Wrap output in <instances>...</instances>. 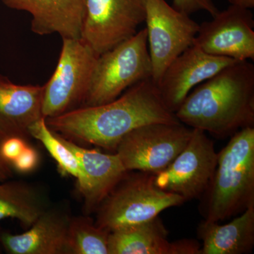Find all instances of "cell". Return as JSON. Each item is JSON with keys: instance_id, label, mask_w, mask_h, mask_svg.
<instances>
[{"instance_id": "484cf974", "label": "cell", "mask_w": 254, "mask_h": 254, "mask_svg": "<svg viewBox=\"0 0 254 254\" xmlns=\"http://www.w3.org/2000/svg\"><path fill=\"white\" fill-rule=\"evenodd\" d=\"M230 5L244 8V9H251L254 7V0H227Z\"/></svg>"}, {"instance_id": "2e32d148", "label": "cell", "mask_w": 254, "mask_h": 254, "mask_svg": "<svg viewBox=\"0 0 254 254\" xmlns=\"http://www.w3.org/2000/svg\"><path fill=\"white\" fill-rule=\"evenodd\" d=\"M60 137L81 164L85 185L80 192L84 200L85 212L91 213L97 210L110 190L128 171L116 153L105 154L87 149L63 136Z\"/></svg>"}, {"instance_id": "44dd1931", "label": "cell", "mask_w": 254, "mask_h": 254, "mask_svg": "<svg viewBox=\"0 0 254 254\" xmlns=\"http://www.w3.org/2000/svg\"><path fill=\"white\" fill-rule=\"evenodd\" d=\"M110 232L88 217L71 218L67 232L68 254H109Z\"/></svg>"}, {"instance_id": "7c38bea8", "label": "cell", "mask_w": 254, "mask_h": 254, "mask_svg": "<svg viewBox=\"0 0 254 254\" xmlns=\"http://www.w3.org/2000/svg\"><path fill=\"white\" fill-rule=\"evenodd\" d=\"M237 61L208 54L193 45L170 64L157 85L164 103L175 113L195 87Z\"/></svg>"}, {"instance_id": "30bf717a", "label": "cell", "mask_w": 254, "mask_h": 254, "mask_svg": "<svg viewBox=\"0 0 254 254\" xmlns=\"http://www.w3.org/2000/svg\"><path fill=\"white\" fill-rule=\"evenodd\" d=\"M81 38L98 55L134 36L144 23L146 0H85Z\"/></svg>"}, {"instance_id": "e0dca14e", "label": "cell", "mask_w": 254, "mask_h": 254, "mask_svg": "<svg viewBox=\"0 0 254 254\" xmlns=\"http://www.w3.org/2000/svg\"><path fill=\"white\" fill-rule=\"evenodd\" d=\"M198 237L203 242L201 254H245L254 247V205L225 225L202 220Z\"/></svg>"}, {"instance_id": "8fae6325", "label": "cell", "mask_w": 254, "mask_h": 254, "mask_svg": "<svg viewBox=\"0 0 254 254\" xmlns=\"http://www.w3.org/2000/svg\"><path fill=\"white\" fill-rule=\"evenodd\" d=\"M254 19L250 9L230 5L199 24L193 45L214 56L254 60Z\"/></svg>"}, {"instance_id": "7402d4cb", "label": "cell", "mask_w": 254, "mask_h": 254, "mask_svg": "<svg viewBox=\"0 0 254 254\" xmlns=\"http://www.w3.org/2000/svg\"><path fill=\"white\" fill-rule=\"evenodd\" d=\"M173 6L190 16L197 11H205L213 17L219 11L213 0H173Z\"/></svg>"}, {"instance_id": "5b68a950", "label": "cell", "mask_w": 254, "mask_h": 254, "mask_svg": "<svg viewBox=\"0 0 254 254\" xmlns=\"http://www.w3.org/2000/svg\"><path fill=\"white\" fill-rule=\"evenodd\" d=\"M151 77L147 31L143 28L99 55L81 107L110 103L130 87Z\"/></svg>"}, {"instance_id": "7a4b0ae2", "label": "cell", "mask_w": 254, "mask_h": 254, "mask_svg": "<svg viewBox=\"0 0 254 254\" xmlns=\"http://www.w3.org/2000/svg\"><path fill=\"white\" fill-rule=\"evenodd\" d=\"M180 123L219 138L254 127V65L237 61L195 87L175 112Z\"/></svg>"}, {"instance_id": "ffe728a7", "label": "cell", "mask_w": 254, "mask_h": 254, "mask_svg": "<svg viewBox=\"0 0 254 254\" xmlns=\"http://www.w3.org/2000/svg\"><path fill=\"white\" fill-rule=\"evenodd\" d=\"M30 136L41 141L50 155L58 163L60 173L70 175L77 180L78 190H83L85 177L81 164L74 153L64 143L58 133L52 131L47 125L46 118H42L32 125L28 130Z\"/></svg>"}, {"instance_id": "d6986e66", "label": "cell", "mask_w": 254, "mask_h": 254, "mask_svg": "<svg viewBox=\"0 0 254 254\" xmlns=\"http://www.w3.org/2000/svg\"><path fill=\"white\" fill-rule=\"evenodd\" d=\"M48 205V195L41 187L24 182H0V222L17 219L30 227Z\"/></svg>"}, {"instance_id": "8992f818", "label": "cell", "mask_w": 254, "mask_h": 254, "mask_svg": "<svg viewBox=\"0 0 254 254\" xmlns=\"http://www.w3.org/2000/svg\"><path fill=\"white\" fill-rule=\"evenodd\" d=\"M59 61L44 86L42 113L54 118L80 108L99 55L83 40L63 38Z\"/></svg>"}, {"instance_id": "9a60e30c", "label": "cell", "mask_w": 254, "mask_h": 254, "mask_svg": "<svg viewBox=\"0 0 254 254\" xmlns=\"http://www.w3.org/2000/svg\"><path fill=\"white\" fill-rule=\"evenodd\" d=\"M43 95L44 86L15 84L0 74V139L30 136V127L43 118Z\"/></svg>"}, {"instance_id": "3957f363", "label": "cell", "mask_w": 254, "mask_h": 254, "mask_svg": "<svg viewBox=\"0 0 254 254\" xmlns=\"http://www.w3.org/2000/svg\"><path fill=\"white\" fill-rule=\"evenodd\" d=\"M218 154L216 168L200 196L199 208L203 220L219 222L254 205V127L232 135Z\"/></svg>"}, {"instance_id": "ba28073f", "label": "cell", "mask_w": 254, "mask_h": 254, "mask_svg": "<svg viewBox=\"0 0 254 254\" xmlns=\"http://www.w3.org/2000/svg\"><path fill=\"white\" fill-rule=\"evenodd\" d=\"M144 22L151 78L158 85L170 64L193 46L199 24L165 0H146Z\"/></svg>"}, {"instance_id": "6da1fadb", "label": "cell", "mask_w": 254, "mask_h": 254, "mask_svg": "<svg viewBox=\"0 0 254 254\" xmlns=\"http://www.w3.org/2000/svg\"><path fill=\"white\" fill-rule=\"evenodd\" d=\"M46 121L52 131L66 139L111 151L138 127L180 123L164 103L152 78L138 82L110 103L81 107Z\"/></svg>"}, {"instance_id": "52a82bcc", "label": "cell", "mask_w": 254, "mask_h": 254, "mask_svg": "<svg viewBox=\"0 0 254 254\" xmlns=\"http://www.w3.org/2000/svg\"><path fill=\"white\" fill-rule=\"evenodd\" d=\"M193 128L180 123H153L127 133L115 153L127 171L155 174L165 170L190 141Z\"/></svg>"}, {"instance_id": "603a6c76", "label": "cell", "mask_w": 254, "mask_h": 254, "mask_svg": "<svg viewBox=\"0 0 254 254\" xmlns=\"http://www.w3.org/2000/svg\"><path fill=\"white\" fill-rule=\"evenodd\" d=\"M26 139L21 137L10 136L3 138L0 142V155L5 161L11 164L26 148Z\"/></svg>"}, {"instance_id": "9c48e42d", "label": "cell", "mask_w": 254, "mask_h": 254, "mask_svg": "<svg viewBox=\"0 0 254 254\" xmlns=\"http://www.w3.org/2000/svg\"><path fill=\"white\" fill-rule=\"evenodd\" d=\"M213 141L202 130L193 128L185 148L165 170L154 175L160 190L181 196L185 201L200 198L218 163Z\"/></svg>"}, {"instance_id": "ac0fdd59", "label": "cell", "mask_w": 254, "mask_h": 254, "mask_svg": "<svg viewBox=\"0 0 254 254\" xmlns=\"http://www.w3.org/2000/svg\"><path fill=\"white\" fill-rule=\"evenodd\" d=\"M161 219L125 227L110 232L109 254H175V243Z\"/></svg>"}, {"instance_id": "4fadbf2b", "label": "cell", "mask_w": 254, "mask_h": 254, "mask_svg": "<svg viewBox=\"0 0 254 254\" xmlns=\"http://www.w3.org/2000/svg\"><path fill=\"white\" fill-rule=\"evenodd\" d=\"M71 217L63 208L50 206L29 230L18 235L2 233L0 242L10 254H66Z\"/></svg>"}, {"instance_id": "cb8c5ba5", "label": "cell", "mask_w": 254, "mask_h": 254, "mask_svg": "<svg viewBox=\"0 0 254 254\" xmlns=\"http://www.w3.org/2000/svg\"><path fill=\"white\" fill-rule=\"evenodd\" d=\"M38 163L39 155L38 152L27 145L19 156L11 164L16 171L21 173H28L36 169Z\"/></svg>"}, {"instance_id": "d4e9b609", "label": "cell", "mask_w": 254, "mask_h": 254, "mask_svg": "<svg viewBox=\"0 0 254 254\" xmlns=\"http://www.w3.org/2000/svg\"><path fill=\"white\" fill-rule=\"evenodd\" d=\"M9 165L0 155V182L6 181L11 176Z\"/></svg>"}, {"instance_id": "277c9868", "label": "cell", "mask_w": 254, "mask_h": 254, "mask_svg": "<svg viewBox=\"0 0 254 254\" xmlns=\"http://www.w3.org/2000/svg\"><path fill=\"white\" fill-rule=\"evenodd\" d=\"M185 202L180 195L158 188L153 174L128 171L95 210V223L111 232L148 221Z\"/></svg>"}, {"instance_id": "5bb4252c", "label": "cell", "mask_w": 254, "mask_h": 254, "mask_svg": "<svg viewBox=\"0 0 254 254\" xmlns=\"http://www.w3.org/2000/svg\"><path fill=\"white\" fill-rule=\"evenodd\" d=\"M11 9L32 16L31 30L40 36L58 33L80 39L84 21L85 0H1Z\"/></svg>"}]
</instances>
